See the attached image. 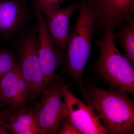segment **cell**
<instances>
[{
    "label": "cell",
    "mask_w": 134,
    "mask_h": 134,
    "mask_svg": "<svg viewBox=\"0 0 134 134\" xmlns=\"http://www.w3.org/2000/svg\"><path fill=\"white\" fill-rule=\"evenodd\" d=\"M86 104L98 116L107 134L134 133V103L126 92L84 85Z\"/></svg>",
    "instance_id": "obj_1"
},
{
    "label": "cell",
    "mask_w": 134,
    "mask_h": 134,
    "mask_svg": "<svg viewBox=\"0 0 134 134\" xmlns=\"http://www.w3.org/2000/svg\"><path fill=\"white\" fill-rule=\"evenodd\" d=\"M78 10V16L70 29L64 70L83 96L85 91L83 73L92 52V39L95 31V14L84 1L79 2Z\"/></svg>",
    "instance_id": "obj_2"
},
{
    "label": "cell",
    "mask_w": 134,
    "mask_h": 134,
    "mask_svg": "<svg viewBox=\"0 0 134 134\" xmlns=\"http://www.w3.org/2000/svg\"><path fill=\"white\" fill-rule=\"evenodd\" d=\"M95 44L99 50V58L94 65L98 77L110 89L134 95L133 66L117 48L113 31L104 32Z\"/></svg>",
    "instance_id": "obj_3"
},
{
    "label": "cell",
    "mask_w": 134,
    "mask_h": 134,
    "mask_svg": "<svg viewBox=\"0 0 134 134\" xmlns=\"http://www.w3.org/2000/svg\"><path fill=\"white\" fill-rule=\"evenodd\" d=\"M38 24L25 31L16 42L18 60L23 76L29 86L31 100L36 99L45 89L37 50Z\"/></svg>",
    "instance_id": "obj_4"
},
{
    "label": "cell",
    "mask_w": 134,
    "mask_h": 134,
    "mask_svg": "<svg viewBox=\"0 0 134 134\" xmlns=\"http://www.w3.org/2000/svg\"><path fill=\"white\" fill-rule=\"evenodd\" d=\"M63 80L55 75L42 93L41 100L33 107L41 134H57L62 121L69 116L66 103L62 100Z\"/></svg>",
    "instance_id": "obj_5"
},
{
    "label": "cell",
    "mask_w": 134,
    "mask_h": 134,
    "mask_svg": "<svg viewBox=\"0 0 134 134\" xmlns=\"http://www.w3.org/2000/svg\"><path fill=\"white\" fill-rule=\"evenodd\" d=\"M95 14V30L104 33L122 27L134 17V0H83Z\"/></svg>",
    "instance_id": "obj_6"
},
{
    "label": "cell",
    "mask_w": 134,
    "mask_h": 134,
    "mask_svg": "<svg viewBox=\"0 0 134 134\" xmlns=\"http://www.w3.org/2000/svg\"><path fill=\"white\" fill-rule=\"evenodd\" d=\"M34 10L38 21L37 50L46 90L55 76L56 71L65 62L66 53L54 46L47 28L43 13L39 9H36Z\"/></svg>",
    "instance_id": "obj_7"
},
{
    "label": "cell",
    "mask_w": 134,
    "mask_h": 134,
    "mask_svg": "<svg viewBox=\"0 0 134 134\" xmlns=\"http://www.w3.org/2000/svg\"><path fill=\"white\" fill-rule=\"evenodd\" d=\"M61 90L69 117L82 134H107L98 116L70 90L63 80Z\"/></svg>",
    "instance_id": "obj_8"
},
{
    "label": "cell",
    "mask_w": 134,
    "mask_h": 134,
    "mask_svg": "<svg viewBox=\"0 0 134 134\" xmlns=\"http://www.w3.org/2000/svg\"><path fill=\"white\" fill-rule=\"evenodd\" d=\"M79 8V2L74 0L65 8H45L43 13L47 28L55 48L61 51L66 50L69 38L70 20Z\"/></svg>",
    "instance_id": "obj_9"
},
{
    "label": "cell",
    "mask_w": 134,
    "mask_h": 134,
    "mask_svg": "<svg viewBox=\"0 0 134 134\" xmlns=\"http://www.w3.org/2000/svg\"><path fill=\"white\" fill-rule=\"evenodd\" d=\"M0 97L3 106L14 109L25 107L31 100L29 86L18 61L0 81Z\"/></svg>",
    "instance_id": "obj_10"
},
{
    "label": "cell",
    "mask_w": 134,
    "mask_h": 134,
    "mask_svg": "<svg viewBox=\"0 0 134 134\" xmlns=\"http://www.w3.org/2000/svg\"><path fill=\"white\" fill-rule=\"evenodd\" d=\"M30 17L24 0H0V38L7 39L19 33Z\"/></svg>",
    "instance_id": "obj_11"
},
{
    "label": "cell",
    "mask_w": 134,
    "mask_h": 134,
    "mask_svg": "<svg viewBox=\"0 0 134 134\" xmlns=\"http://www.w3.org/2000/svg\"><path fill=\"white\" fill-rule=\"evenodd\" d=\"M3 126L14 134H41L33 107L14 109L7 116Z\"/></svg>",
    "instance_id": "obj_12"
},
{
    "label": "cell",
    "mask_w": 134,
    "mask_h": 134,
    "mask_svg": "<svg viewBox=\"0 0 134 134\" xmlns=\"http://www.w3.org/2000/svg\"><path fill=\"white\" fill-rule=\"evenodd\" d=\"M115 41L125 52L123 56L130 64L134 65V18L127 21L120 30L114 32Z\"/></svg>",
    "instance_id": "obj_13"
},
{
    "label": "cell",
    "mask_w": 134,
    "mask_h": 134,
    "mask_svg": "<svg viewBox=\"0 0 134 134\" xmlns=\"http://www.w3.org/2000/svg\"><path fill=\"white\" fill-rule=\"evenodd\" d=\"M17 61L12 53L0 49V81L15 66Z\"/></svg>",
    "instance_id": "obj_14"
},
{
    "label": "cell",
    "mask_w": 134,
    "mask_h": 134,
    "mask_svg": "<svg viewBox=\"0 0 134 134\" xmlns=\"http://www.w3.org/2000/svg\"><path fill=\"white\" fill-rule=\"evenodd\" d=\"M65 0H33L32 5L34 9L40 10L45 8L60 7V5Z\"/></svg>",
    "instance_id": "obj_15"
},
{
    "label": "cell",
    "mask_w": 134,
    "mask_h": 134,
    "mask_svg": "<svg viewBox=\"0 0 134 134\" xmlns=\"http://www.w3.org/2000/svg\"><path fill=\"white\" fill-rule=\"evenodd\" d=\"M57 134H82L68 117L62 121Z\"/></svg>",
    "instance_id": "obj_16"
},
{
    "label": "cell",
    "mask_w": 134,
    "mask_h": 134,
    "mask_svg": "<svg viewBox=\"0 0 134 134\" xmlns=\"http://www.w3.org/2000/svg\"><path fill=\"white\" fill-rule=\"evenodd\" d=\"M14 110V108H8L0 111V125H3L7 116Z\"/></svg>",
    "instance_id": "obj_17"
},
{
    "label": "cell",
    "mask_w": 134,
    "mask_h": 134,
    "mask_svg": "<svg viewBox=\"0 0 134 134\" xmlns=\"http://www.w3.org/2000/svg\"><path fill=\"white\" fill-rule=\"evenodd\" d=\"M9 134L8 130L3 125H0V134Z\"/></svg>",
    "instance_id": "obj_18"
},
{
    "label": "cell",
    "mask_w": 134,
    "mask_h": 134,
    "mask_svg": "<svg viewBox=\"0 0 134 134\" xmlns=\"http://www.w3.org/2000/svg\"><path fill=\"white\" fill-rule=\"evenodd\" d=\"M3 106V105L2 103L1 100V97H0V108H2Z\"/></svg>",
    "instance_id": "obj_19"
}]
</instances>
